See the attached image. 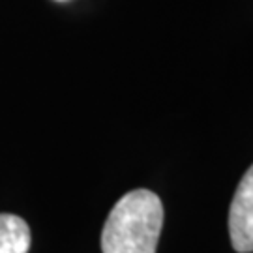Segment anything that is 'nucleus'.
Listing matches in <instances>:
<instances>
[{"mask_svg": "<svg viewBox=\"0 0 253 253\" xmlns=\"http://www.w3.org/2000/svg\"><path fill=\"white\" fill-rule=\"evenodd\" d=\"M163 225L162 199L133 190L113 207L101 231L103 253H156Z\"/></svg>", "mask_w": 253, "mask_h": 253, "instance_id": "obj_1", "label": "nucleus"}, {"mask_svg": "<svg viewBox=\"0 0 253 253\" xmlns=\"http://www.w3.org/2000/svg\"><path fill=\"white\" fill-rule=\"evenodd\" d=\"M229 235L235 252H253V165L242 176L231 203Z\"/></svg>", "mask_w": 253, "mask_h": 253, "instance_id": "obj_2", "label": "nucleus"}, {"mask_svg": "<svg viewBox=\"0 0 253 253\" xmlns=\"http://www.w3.org/2000/svg\"><path fill=\"white\" fill-rule=\"evenodd\" d=\"M30 229L23 217L0 214V253H28Z\"/></svg>", "mask_w": 253, "mask_h": 253, "instance_id": "obj_3", "label": "nucleus"}]
</instances>
